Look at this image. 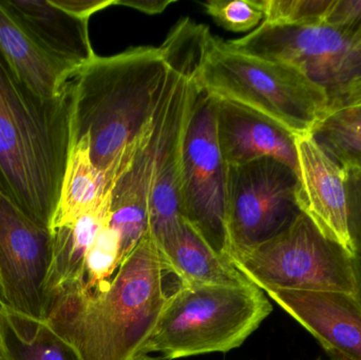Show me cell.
<instances>
[{
  "mask_svg": "<svg viewBox=\"0 0 361 360\" xmlns=\"http://www.w3.org/2000/svg\"><path fill=\"white\" fill-rule=\"evenodd\" d=\"M159 144L160 125L154 114L152 130L112 187L109 224L121 237V263L148 232V205Z\"/></svg>",
  "mask_w": 361,
  "mask_h": 360,
  "instance_id": "obj_15",
  "label": "cell"
},
{
  "mask_svg": "<svg viewBox=\"0 0 361 360\" xmlns=\"http://www.w3.org/2000/svg\"><path fill=\"white\" fill-rule=\"evenodd\" d=\"M197 93L195 78L169 68L156 111L160 144L148 205V232L157 247L173 238L183 222V149Z\"/></svg>",
  "mask_w": 361,
  "mask_h": 360,
  "instance_id": "obj_10",
  "label": "cell"
},
{
  "mask_svg": "<svg viewBox=\"0 0 361 360\" xmlns=\"http://www.w3.org/2000/svg\"><path fill=\"white\" fill-rule=\"evenodd\" d=\"M273 310L264 292L254 283L188 285L166 302L142 355L160 353L178 359L228 352L241 346Z\"/></svg>",
  "mask_w": 361,
  "mask_h": 360,
  "instance_id": "obj_5",
  "label": "cell"
},
{
  "mask_svg": "<svg viewBox=\"0 0 361 360\" xmlns=\"http://www.w3.org/2000/svg\"><path fill=\"white\" fill-rule=\"evenodd\" d=\"M158 249L165 271L176 275L180 283L226 285L252 283L231 262L219 256L184 220L175 237Z\"/></svg>",
  "mask_w": 361,
  "mask_h": 360,
  "instance_id": "obj_18",
  "label": "cell"
},
{
  "mask_svg": "<svg viewBox=\"0 0 361 360\" xmlns=\"http://www.w3.org/2000/svg\"><path fill=\"white\" fill-rule=\"evenodd\" d=\"M358 38H360V39H361V33L360 34V35H358Z\"/></svg>",
  "mask_w": 361,
  "mask_h": 360,
  "instance_id": "obj_35",
  "label": "cell"
},
{
  "mask_svg": "<svg viewBox=\"0 0 361 360\" xmlns=\"http://www.w3.org/2000/svg\"><path fill=\"white\" fill-rule=\"evenodd\" d=\"M212 36L206 25L185 18L171 30L160 49L169 68L195 80L205 61Z\"/></svg>",
  "mask_w": 361,
  "mask_h": 360,
  "instance_id": "obj_23",
  "label": "cell"
},
{
  "mask_svg": "<svg viewBox=\"0 0 361 360\" xmlns=\"http://www.w3.org/2000/svg\"><path fill=\"white\" fill-rule=\"evenodd\" d=\"M312 135L345 170H361V105L330 110Z\"/></svg>",
  "mask_w": 361,
  "mask_h": 360,
  "instance_id": "obj_22",
  "label": "cell"
},
{
  "mask_svg": "<svg viewBox=\"0 0 361 360\" xmlns=\"http://www.w3.org/2000/svg\"><path fill=\"white\" fill-rule=\"evenodd\" d=\"M227 44L244 54L296 67L328 91L331 103L350 85L361 80V39L326 23L271 25Z\"/></svg>",
  "mask_w": 361,
  "mask_h": 360,
  "instance_id": "obj_9",
  "label": "cell"
},
{
  "mask_svg": "<svg viewBox=\"0 0 361 360\" xmlns=\"http://www.w3.org/2000/svg\"><path fill=\"white\" fill-rule=\"evenodd\" d=\"M361 105V80L350 85L331 103V110L345 106Z\"/></svg>",
  "mask_w": 361,
  "mask_h": 360,
  "instance_id": "obj_31",
  "label": "cell"
},
{
  "mask_svg": "<svg viewBox=\"0 0 361 360\" xmlns=\"http://www.w3.org/2000/svg\"><path fill=\"white\" fill-rule=\"evenodd\" d=\"M52 235L0 187V279L4 304L44 321Z\"/></svg>",
  "mask_w": 361,
  "mask_h": 360,
  "instance_id": "obj_11",
  "label": "cell"
},
{
  "mask_svg": "<svg viewBox=\"0 0 361 360\" xmlns=\"http://www.w3.org/2000/svg\"><path fill=\"white\" fill-rule=\"evenodd\" d=\"M173 0H114V6H124L148 15L161 14Z\"/></svg>",
  "mask_w": 361,
  "mask_h": 360,
  "instance_id": "obj_30",
  "label": "cell"
},
{
  "mask_svg": "<svg viewBox=\"0 0 361 360\" xmlns=\"http://www.w3.org/2000/svg\"><path fill=\"white\" fill-rule=\"evenodd\" d=\"M0 55L13 75L44 101L63 97L78 73L49 54L0 1Z\"/></svg>",
  "mask_w": 361,
  "mask_h": 360,
  "instance_id": "obj_17",
  "label": "cell"
},
{
  "mask_svg": "<svg viewBox=\"0 0 361 360\" xmlns=\"http://www.w3.org/2000/svg\"><path fill=\"white\" fill-rule=\"evenodd\" d=\"M111 192L101 206L82 216L71 225L54 228L50 268L47 276L46 300L59 287L85 280L87 254L101 228L110 220Z\"/></svg>",
  "mask_w": 361,
  "mask_h": 360,
  "instance_id": "obj_20",
  "label": "cell"
},
{
  "mask_svg": "<svg viewBox=\"0 0 361 360\" xmlns=\"http://www.w3.org/2000/svg\"><path fill=\"white\" fill-rule=\"evenodd\" d=\"M169 72L160 46H142L97 55L71 78L70 144L89 139L111 190L154 126Z\"/></svg>",
  "mask_w": 361,
  "mask_h": 360,
  "instance_id": "obj_2",
  "label": "cell"
},
{
  "mask_svg": "<svg viewBox=\"0 0 361 360\" xmlns=\"http://www.w3.org/2000/svg\"><path fill=\"white\" fill-rule=\"evenodd\" d=\"M298 184V175L273 158L227 166L231 262L275 238L300 217Z\"/></svg>",
  "mask_w": 361,
  "mask_h": 360,
  "instance_id": "obj_8",
  "label": "cell"
},
{
  "mask_svg": "<svg viewBox=\"0 0 361 360\" xmlns=\"http://www.w3.org/2000/svg\"><path fill=\"white\" fill-rule=\"evenodd\" d=\"M25 31L55 58L80 71L95 58L89 21L74 16L50 0H2Z\"/></svg>",
  "mask_w": 361,
  "mask_h": 360,
  "instance_id": "obj_16",
  "label": "cell"
},
{
  "mask_svg": "<svg viewBox=\"0 0 361 360\" xmlns=\"http://www.w3.org/2000/svg\"><path fill=\"white\" fill-rule=\"evenodd\" d=\"M353 254L305 213L281 234L231 264L259 289L354 293Z\"/></svg>",
  "mask_w": 361,
  "mask_h": 360,
  "instance_id": "obj_6",
  "label": "cell"
},
{
  "mask_svg": "<svg viewBox=\"0 0 361 360\" xmlns=\"http://www.w3.org/2000/svg\"><path fill=\"white\" fill-rule=\"evenodd\" d=\"M0 300H1V302H4V292H2V287H1V279H0Z\"/></svg>",
  "mask_w": 361,
  "mask_h": 360,
  "instance_id": "obj_34",
  "label": "cell"
},
{
  "mask_svg": "<svg viewBox=\"0 0 361 360\" xmlns=\"http://www.w3.org/2000/svg\"><path fill=\"white\" fill-rule=\"evenodd\" d=\"M216 137L227 166L273 158L298 175L295 135L259 112L216 99Z\"/></svg>",
  "mask_w": 361,
  "mask_h": 360,
  "instance_id": "obj_14",
  "label": "cell"
},
{
  "mask_svg": "<svg viewBox=\"0 0 361 360\" xmlns=\"http://www.w3.org/2000/svg\"><path fill=\"white\" fill-rule=\"evenodd\" d=\"M71 80L44 101L25 88L0 55V187L50 230L70 149Z\"/></svg>",
  "mask_w": 361,
  "mask_h": 360,
  "instance_id": "obj_3",
  "label": "cell"
},
{
  "mask_svg": "<svg viewBox=\"0 0 361 360\" xmlns=\"http://www.w3.org/2000/svg\"><path fill=\"white\" fill-rule=\"evenodd\" d=\"M1 302H2L1 300H0V304H1Z\"/></svg>",
  "mask_w": 361,
  "mask_h": 360,
  "instance_id": "obj_36",
  "label": "cell"
},
{
  "mask_svg": "<svg viewBox=\"0 0 361 360\" xmlns=\"http://www.w3.org/2000/svg\"><path fill=\"white\" fill-rule=\"evenodd\" d=\"M226 192L227 165L216 137V99L197 87L183 149L180 213L219 256L231 262Z\"/></svg>",
  "mask_w": 361,
  "mask_h": 360,
  "instance_id": "obj_7",
  "label": "cell"
},
{
  "mask_svg": "<svg viewBox=\"0 0 361 360\" xmlns=\"http://www.w3.org/2000/svg\"><path fill=\"white\" fill-rule=\"evenodd\" d=\"M195 84L271 118L295 137L312 133L331 110L328 91L296 67L244 54L214 36Z\"/></svg>",
  "mask_w": 361,
  "mask_h": 360,
  "instance_id": "obj_4",
  "label": "cell"
},
{
  "mask_svg": "<svg viewBox=\"0 0 361 360\" xmlns=\"http://www.w3.org/2000/svg\"><path fill=\"white\" fill-rule=\"evenodd\" d=\"M295 143L301 211L322 234L353 254L348 232L347 173L318 145L312 133L296 135Z\"/></svg>",
  "mask_w": 361,
  "mask_h": 360,
  "instance_id": "obj_12",
  "label": "cell"
},
{
  "mask_svg": "<svg viewBox=\"0 0 361 360\" xmlns=\"http://www.w3.org/2000/svg\"><path fill=\"white\" fill-rule=\"evenodd\" d=\"M333 0H264V23L279 25L324 23Z\"/></svg>",
  "mask_w": 361,
  "mask_h": 360,
  "instance_id": "obj_26",
  "label": "cell"
},
{
  "mask_svg": "<svg viewBox=\"0 0 361 360\" xmlns=\"http://www.w3.org/2000/svg\"><path fill=\"white\" fill-rule=\"evenodd\" d=\"M348 232L353 254L361 257V170L347 169Z\"/></svg>",
  "mask_w": 361,
  "mask_h": 360,
  "instance_id": "obj_27",
  "label": "cell"
},
{
  "mask_svg": "<svg viewBox=\"0 0 361 360\" xmlns=\"http://www.w3.org/2000/svg\"><path fill=\"white\" fill-rule=\"evenodd\" d=\"M352 266H353L354 285H355L353 295L361 306V257L360 256H353Z\"/></svg>",
  "mask_w": 361,
  "mask_h": 360,
  "instance_id": "obj_32",
  "label": "cell"
},
{
  "mask_svg": "<svg viewBox=\"0 0 361 360\" xmlns=\"http://www.w3.org/2000/svg\"><path fill=\"white\" fill-rule=\"evenodd\" d=\"M111 192L103 173L93 164L89 139L82 137L72 142L50 232L71 225L95 211Z\"/></svg>",
  "mask_w": 361,
  "mask_h": 360,
  "instance_id": "obj_19",
  "label": "cell"
},
{
  "mask_svg": "<svg viewBox=\"0 0 361 360\" xmlns=\"http://www.w3.org/2000/svg\"><path fill=\"white\" fill-rule=\"evenodd\" d=\"M324 23L358 38L361 33V0H333Z\"/></svg>",
  "mask_w": 361,
  "mask_h": 360,
  "instance_id": "obj_28",
  "label": "cell"
},
{
  "mask_svg": "<svg viewBox=\"0 0 361 360\" xmlns=\"http://www.w3.org/2000/svg\"><path fill=\"white\" fill-rule=\"evenodd\" d=\"M0 360H82L44 321L0 304Z\"/></svg>",
  "mask_w": 361,
  "mask_h": 360,
  "instance_id": "obj_21",
  "label": "cell"
},
{
  "mask_svg": "<svg viewBox=\"0 0 361 360\" xmlns=\"http://www.w3.org/2000/svg\"><path fill=\"white\" fill-rule=\"evenodd\" d=\"M335 360H361V306L353 294L265 290Z\"/></svg>",
  "mask_w": 361,
  "mask_h": 360,
  "instance_id": "obj_13",
  "label": "cell"
},
{
  "mask_svg": "<svg viewBox=\"0 0 361 360\" xmlns=\"http://www.w3.org/2000/svg\"><path fill=\"white\" fill-rule=\"evenodd\" d=\"M135 360H154L150 359V357H147V355H142V356L137 357Z\"/></svg>",
  "mask_w": 361,
  "mask_h": 360,
  "instance_id": "obj_33",
  "label": "cell"
},
{
  "mask_svg": "<svg viewBox=\"0 0 361 360\" xmlns=\"http://www.w3.org/2000/svg\"><path fill=\"white\" fill-rule=\"evenodd\" d=\"M165 272L147 232L105 289H87L82 280L48 296L44 321L82 360H135L141 356L169 296Z\"/></svg>",
  "mask_w": 361,
  "mask_h": 360,
  "instance_id": "obj_1",
  "label": "cell"
},
{
  "mask_svg": "<svg viewBox=\"0 0 361 360\" xmlns=\"http://www.w3.org/2000/svg\"><path fill=\"white\" fill-rule=\"evenodd\" d=\"M333 360H335V359H333Z\"/></svg>",
  "mask_w": 361,
  "mask_h": 360,
  "instance_id": "obj_37",
  "label": "cell"
},
{
  "mask_svg": "<svg viewBox=\"0 0 361 360\" xmlns=\"http://www.w3.org/2000/svg\"><path fill=\"white\" fill-rule=\"evenodd\" d=\"M109 222L101 228L87 254L84 283L89 290L105 289L121 264V237Z\"/></svg>",
  "mask_w": 361,
  "mask_h": 360,
  "instance_id": "obj_24",
  "label": "cell"
},
{
  "mask_svg": "<svg viewBox=\"0 0 361 360\" xmlns=\"http://www.w3.org/2000/svg\"><path fill=\"white\" fill-rule=\"evenodd\" d=\"M202 6L220 27L235 33L257 29L265 18L264 0H209Z\"/></svg>",
  "mask_w": 361,
  "mask_h": 360,
  "instance_id": "obj_25",
  "label": "cell"
},
{
  "mask_svg": "<svg viewBox=\"0 0 361 360\" xmlns=\"http://www.w3.org/2000/svg\"><path fill=\"white\" fill-rule=\"evenodd\" d=\"M53 6L89 21L99 11L114 6V0H50Z\"/></svg>",
  "mask_w": 361,
  "mask_h": 360,
  "instance_id": "obj_29",
  "label": "cell"
}]
</instances>
